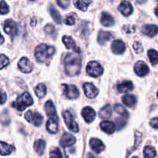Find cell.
Masks as SVG:
<instances>
[{"label":"cell","instance_id":"obj_22","mask_svg":"<svg viewBox=\"0 0 158 158\" xmlns=\"http://www.w3.org/2000/svg\"><path fill=\"white\" fill-rule=\"evenodd\" d=\"M134 89V85L131 81H125L117 86V89L120 93H127Z\"/></svg>","mask_w":158,"mask_h":158},{"label":"cell","instance_id":"obj_42","mask_svg":"<svg viewBox=\"0 0 158 158\" xmlns=\"http://www.w3.org/2000/svg\"><path fill=\"white\" fill-rule=\"evenodd\" d=\"M134 49L137 53H140L143 51V46H142L141 43L139 42H135L134 43Z\"/></svg>","mask_w":158,"mask_h":158},{"label":"cell","instance_id":"obj_36","mask_svg":"<svg viewBox=\"0 0 158 158\" xmlns=\"http://www.w3.org/2000/svg\"><path fill=\"white\" fill-rule=\"evenodd\" d=\"M9 12V6L5 1L0 2V15H6Z\"/></svg>","mask_w":158,"mask_h":158},{"label":"cell","instance_id":"obj_30","mask_svg":"<svg viewBox=\"0 0 158 158\" xmlns=\"http://www.w3.org/2000/svg\"><path fill=\"white\" fill-rule=\"evenodd\" d=\"M49 12H50L51 16H52V18L53 19V20L56 23H58V24H60V23H62L61 15L59 13L58 11H57L52 6H49Z\"/></svg>","mask_w":158,"mask_h":158},{"label":"cell","instance_id":"obj_2","mask_svg":"<svg viewBox=\"0 0 158 158\" xmlns=\"http://www.w3.org/2000/svg\"><path fill=\"white\" fill-rule=\"evenodd\" d=\"M55 48L46 44H41L35 48V56L40 63H43L55 53Z\"/></svg>","mask_w":158,"mask_h":158},{"label":"cell","instance_id":"obj_44","mask_svg":"<svg viewBox=\"0 0 158 158\" xmlns=\"http://www.w3.org/2000/svg\"><path fill=\"white\" fill-rule=\"evenodd\" d=\"M150 125L153 128H155V129H158V117L152 119L150 122Z\"/></svg>","mask_w":158,"mask_h":158},{"label":"cell","instance_id":"obj_1","mask_svg":"<svg viewBox=\"0 0 158 158\" xmlns=\"http://www.w3.org/2000/svg\"><path fill=\"white\" fill-rule=\"evenodd\" d=\"M81 64L82 55L80 49L67 54L64 60L65 71L66 74L70 77L78 75L81 69Z\"/></svg>","mask_w":158,"mask_h":158},{"label":"cell","instance_id":"obj_14","mask_svg":"<svg viewBox=\"0 0 158 158\" xmlns=\"http://www.w3.org/2000/svg\"><path fill=\"white\" fill-rule=\"evenodd\" d=\"M118 9L124 16H128V15H131L133 12V6H131L129 2L126 1V0H123L121 2V3L119 6Z\"/></svg>","mask_w":158,"mask_h":158},{"label":"cell","instance_id":"obj_32","mask_svg":"<svg viewBox=\"0 0 158 158\" xmlns=\"http://www.w3.org/2000/svg\"><path fill=\"white\" fill-rule=\"evenodd\" d=\"M148 55L151 64L154 65V66H156L158 63V53L157 51L154 50V49H150L148 51Z\"/></svg>","mask_w":158,"mask_h":158},{"label":"cell","instance_id":"obj_4","mask_svg":"<svg viewBox=\"0 0 158 158\" xmlns=\"http://www.w3.org/2000/svg\"><path fill=\"white\" fill-rule=\"evenodd\" d=\"M25 119L35 127H40L43 123V117L40 113L29 110L25 114Z\"/></svg>","mask_w":158,"mask_h":158},{"label":"cell","instance_id":"obj_19","mask_svg":"<svg viewBox=\"0 0 158 158\" xmlns=\"http://www.w3.org/2000/svg\"><path fill=\"white\" fill-rule=\"evenodd\" d=\"M100 23L103 26H106V27H109V26H114L115 21L114 19L110 15L108 12H103L101 15V18H100Z\"/></svg>","mask_w":158,"mask_h":158},{"label":"cell","instance_id":"obj_33","mask_svg":"<svg viewBox=\"0 0 158 158\" xmlns=\"http://www.w3.org/2000/svg\"><path fill=\"white\" fill-rule=\"evenodd\" d=\"M35 93L39 98H43L46 94V87L44 84H39L35 89Z\"/></svg>","mask_w":158,"mask_h":158},{"label":"cell","instance_id":"obj_15","mask_svg":"<svg viewBox=\"0 0 158 158\" xmlns=\"http://www.w3.org/2000/svg\"><path fill=\"white\" fill-rule=\"evenodd\" d=\"M89 143H90L91 149H92L94 152L97 153V154H100V153L105 149V146L104 144H103V143L101 140H99V139H91Z\"/></svg>","mask_w":158,"mask_h":158},{"label":"cell","instance_id":"obj_31","mask_svg":"<svg viewBox=\"0 0 158 158\" xmlns=\"http://www.w3.org/2000/svg\"><path fill=\"white\" fill-rule=\"evenodd\" d=\"M156 155H157V152H156V150L154 149L153 147H145L144 150H143V156H144L145 157L153 158L155 157Z\"/></svg>","mask_w":158,"mask_h":158},{"label":"cell","instance_id":"obj_49","mask_svg":"<svg viewBox=\"0 0 158 158\" xmlns=\"http://www.w3.org/2000/svg\"><path fill=\"white\" fill-rule=\"evenodd\" d=\"M157 98H158V91H157Z\"/></svg>","mask_w":158,"mask_h":158},{"label":"cell","instance_id":"obj_13","mask_svg":"<svg viewBox=\"0 0 158 158\" xmlns=\"http://www.w3.org/2000/svg\"><path fill=\"white\" fill-rule=\"evenodd\" d=\"M75 143V137H73L72 134H69V133H66V134H63L61 140H60V145H61L62 147H63V148L73 146Z\"/></svg>","mask_w":158,"mask_h":158},{"label":"cell","instance_id":"obj_46","mask_svg":"<svg viewBox=\"0 0 158 158\" xmlns=\"http://www.w3.org/2000/svg\"><path fill=\"white\" fill-rule=\"evenodd\" d=\"M5 40H4V37L2 36V35H1V33H0V45L2 44L3 43H4Z\"/></svg>","mask_w":158,"mask_h":158},{"label":"cell","instance_id":"obj_17","mask_svg":"<svg viewBox=\"0 0 158 158\" xmlns=\"http://www.w3.org/2000/svg\"><path fill=\"white\" fill-rule=\"evenodd\" d=\"M111 49L114 53L121 54L124 52L126 46H125L124 43L122 40H117L113 42L112 45H111Z\"/></svg>","mask_w":158,"mask_h":158},{"label":"cell","instance_id":"obj_29","mask_svg":"<svg viewBox=\"0 0 158 158\" xmlns=\"http://www.w3.org/2000/svg\"><path fill=\"white\" fill-rule=\"evenodd\" d=\"M46 148V142L43 140H37L34 143V149L39 155H42L44 153Z\"/></svg>","mask_w":158,"mask_h":158},{"label":"cell","instance_id":"obj_16","mask_svg":"<svg viewBox=\"0 0 158 158\" xmlns=\"http://www.w3.org/2000/svg\"><path fill=\"white\" fill-rule=\"evenodd\" d=\"M142 32L150 37H154L158 33V26L156 25H145L142 27Z\"/></svg>","mask_w":158,"mask_h":158},{"label":"cell","instance_id":"obj_41","mask_svg":"<svg viewBox=\"0 0 158 158\" xmlns=\"http://www.w3.org/2000/svg\"><path fill=\"white\" fill-rule=\"evenodd\" d=\"M62 156L63 155L59 148H55L54 150H52L49 154V157H62Z\"/></svg>","mask_w":158,"mask_h":158},{"label":"cell","instance_id":"obj_35","mask_svg":"<svg viewBox=\"0 0 158 158\" xmlns=\"http://www.w3.org/2000/svg\"><path fill=\"white\" fill-rule=\"evenodd\" d=\"M0 122L4 125L9 124V122H10L9 114H8V112L6 110L3 111V112L0 114Z\"/></svg>","mask_w":158,"mask_h":158},{"label":"cell","instance_id":"obj_47","mask_svg":"<svg viewBox=\"0 0 158 158\" xmlns=\"http://www.w3.org/2000/svg\"><path fill=\"white\" fill-rule=\"evenodd\" d=\"M147 0H137V2L140 3V4H143V3H144Z\"/></svg>","mask_w":158,"mask_h":158},{"label":"cell","instance_id":"obj_9","mask_svg":"<svg viewBox=\"0 0 158 158\" xmlns=\"http://www.w3.org/2000/svg\"><path fill=\"white\" fill-rule=\"evenodd\" d=\"M83 90H84L85 95L88 98H94L99 94L97 88L90 83H86L83 85Z\"/></svg>","mask_w":158,"mask_h":158},{"label":"cell","instance_id":"obj_45","mask_svg":"<svg viewBox=\"0 0 158 158\" xmlns=\"http://www.w3.org/2000/svg\"><path fill=\"white\" fill-rule=\"evenodd\" d=\"M117 127H119V129H120V128L123 127H124L125 125H126V120L117 119Z\"/></svg>","mask_w":158,"mask_h":158},{"label":"cell","instance_id":"obj_26","mask_svg":"<svg viewBox=\"0 0 158 158\" xmlns=\"http://www.w3.org/2000/svg\"><path fill=\"white\" fill-rule=\"evenodd\" d=\"M14 150L13 147L5 142H0V154L3 156L9 155Z\"/></svg>","mask_w":158,"mask_h":158},{"label":"cell","instance_id":"obj_50","mask_svg":"<svg viewBox=\"0 0 158 158\" xmlns=\"http://www.w3.org/2000/svg\"><path fill=\"white\" fill-rule=\"evenodd\" d=\"M30 1H35V0H30Z\"/></svg>","mask_w":158,"mask_h":158},{"label":"cell","instance_id":"obj_43","mask_svg":"<svg viewBox=\"0 0 158 158\" xmlns=\"http://www.w3.org/2000/svg\"><path fill=\"white\" fill-rule=\"evenodd\" d=\"M6 101V94L0 89V104H2Z\"/></svg>","mask_w":158,"mask_h":158},{"label":"cell","instance_id":"obj_8","mask_svg":"<svg viewBox=\"0 0 158 158\" xmlns=\"http://www.w3.org/2000/svg\"><path fill=\"white\" fill-rule=\"evenodd\" d=\"M4 31L6 32V33L12 36V38H13L15 35H17V32H18L16 23L11 19L6 20L5 22Z\"/></svg>","mask_w":158,"mask_h":158},{"label":"cell","instance_id":"obj_20","mask_svg":"<svg viewBox=\"0 0 158 158\" xmlns=\"http://www.w3.org/2000/svg\"><path fill=\"white\" fill-rule=\"evenodd\" d=\"M100 128L102 131L108 134H114L116 131V126L113 122L110 121H103L100 123Z\"/></svg>","mask_w":158,"mask_h":158},{"label":"cell","instance_id":"obj_6","mask_svg":"<svg viewBox=\"0 0 158 158\" xmlns=\"http://www.w3.org/2000/svg\"><path fill=\"white\" fill-rule=\"evenodd\" d=\"M63 119L65 120V123H66V126L68 127L69 130L71 131L74 133L79 132V126L77 123L74 120L73 117L71 114V113L69 111H64L63 113Z\"/></svg>","mask_w":158,"mask_h":158},{"label":"cell","instance_id":"obj_12","mask_svg":"<svg viewBox=\"0 0 158 158\" xmlns=\"http://www.w3.org/2000/svg\"><path fill=\"white\" fill-rule=\"evenodd\" d=\"M82 116L86 123H91L96 117V112L89 106H86L82 110Z\"/></svg>","mask_w":158,"mask_h":158},{"label":"cell","instance_id":"obj_38","mask_svg":"<svg viewBox=\"0 0 158 158\" xmlns=\"http://www.w3.org/2000/svg\"><path fill=\"white\" fill-rule=\"evenodd\" d=\"M44 30H45V32H46L47 34H49V35H54V34L56 35V29H55V27L52 26V25L49 24V25H47V26H46Z\"/></svg>","mask_w":158,"mask_h":158},{"label":"cell","instance_id":"obj_39","mask_svg":"<svg viewBox=\"0 0 158 158\" xmlns=\"http://www.w3.org/2000/svg\"><path fill=\"white\" fill-rule=\"evenodd\" d=\"M75 22L76 19L72 14L67 15V17H66V19H65V23H66V25H68V26H72V25L75 24Z\"/></svg>","mask_w":158,"mask_h":158},{"label":"cell","instance_id":"obj_34","mask_svg":"<svg viewBox=\"0 0 158 158\" xmlns=\"http://www.w3.org/2000/svg\"><path fill=\"white\" fill-rule=\"evenodd\" d=\"M114 110H115V112L117 114H120V116L123 117L125 119H127L128 117H129V114H128L127 111L120 104H116L115 106H114Z\"/></svg>","mask_w":158,"mask_h":158},{"label":"cell","instance_id":"obj_27","mask_svg":"<svg viewBox=\"0 0 158 158\" xmlns=\"http://www.w3.org/2000/svg\"><path fill=\"white\" fill-rule=\"evenodd\" d=\"M122 101L126 106H129V107H132L137 103V98L134 95L127 94V95L123 96V98H122Z\"/></svg>","mask_w":158,"mask_h":158},{"label":"cell","instance_id":"obj_25","mask_svg":"<svg viewBox=\"0 0 158 158\" xmlns=\"http://www.w3.org/2000/svg\"><path fill=\"white\" fill-rule=\"evenodd\" d=\"M73 3L77 9L85 12L91 3V0H73Z\"/></svg>","mask_w":158,"mask_h":158},{"label":"cell","instance_id":"obj_10","mask_svg":"<svg viewBox=\"0 0 158 158\" xmlns=\"http://www.w3.org/2000/svg\"><path fill=\"white\" fill-rule=\"evenodd\" d=\"M134 71L139 77H144L147 74H148L150 69L144 62L138 61L134 66Z\"/></svg>","mask_w":158,"mask_h":158},{"label":"cell","instance_id":"obj_24","mask_svg":"<svg viewBox=\"0 0 158 158\" xmlns=\"http://www.w3.org/2000/svg\"><path fill=\"white\" fill-rule=\"evenodd\" d=\"M46 128L50 134H56L58 131V123H57L56 120V119L54 120V118L49 119L46 123Z\"/></svg>","mask_w":158,"mask_h":158},{"label":"cell","instance_id":"obj_48","mask_svg":"<svg viewBox=\"0 0 158 158\" xmlns=\"http://www.w3.org/2000/svg\"><path fill=\"white\" fill-rule=\"evenodd\" d=\"M155 14H156V15L158 17V6L155 9Z\"/></svg>","mask_w":158,"mask_h":158},{"label":"cell","instance_id":"obj_5","mask_svg":"<svg viewBox=\"0 0 158 158\" xmlns=\"http://www.w3.org/2000/svg\"><path fill=\"white\" fill-rule=\"evenodd\" d=\"M86 72L93 77H98L103 73V69L99 63L96 61L89 62L86 66Z\"/></svg>","mask_w":158,"mask_h":158},{"label":"cell","instance_id":"obj_11","mask_svg":"<svg viewBox=\"0 0 158 158\" xmlns=\"http://www.w3.org/2000/svg\"><path fill=\"white\" fill-rule=\"evenodd\" d=\"M18 66L20 70L25 73H29L33 69L32 63L26 57H23L19 60V62L18 63Z\"/></svg>","mask_w":158,"mask_h":158},{"label":"cell","instance_id":"obj_7","mask_svg":"<svg viewBox=\"0 0 158 158\" xmlns=\"http://www.w3.org/2000/svg\"><path fill=\"white\" fill-rule=\"evenodd\" d=\"M63 86L64 88L65 94H66V97L68 99H70V100L77 99L80 95V92H79L78 89L74 85L63 84Z\"/></svg>","mask_w":158,"mask_h":158},{"label":"cell","instance_id":"obj_21","mask_svg":"<svg viewBox=\"0 0 158 158\" xmlns=\"http://www.w3.org/2000/svg\"><path fill=\"white\" fill-rule=\"evenodd\" d=\"M63 42L64 43V45L66 46V47L68 49H73V50H77L80 48H78L76 45L75 41L73 40L72 37L67 36V35H65L63 37Z\"/></svg>","mask_w":158,"mask_h":158},{"label":"cell","instance_id":"obj_37","mask_svg":"<svg viewBox=\"0 0 158 158\" xmlns=\"http://www.w3.org/2000/svg\"><path fill=\"white\" fill-rule=\"evenodd\" d=\"M9 63V60L6 56L3 55V54H0V69H3L8 66Z\"/></svg>","mask_w":158,"mask_h":158},{"label":"cell","instance_id":"obj_40","mask_svg":"<svg viewBox=\"0 0 158 158\" xmlns=\"http://www.w3.org/2000/svg\"><path fill=\"white\" fill-rule=\"evenodd\" d=\"M56 2L59 6L63 9H66L70 3V0H56Z\"/></svg>","mask_w":158,"mask_h":158},{"label":"cell","instance_id":"obj_3","mask_svg":"<svg viewBox=\"0 0 158 158\" xmlns=\"http://www.w3.org/2000/svg\"><path fill=\"white\" fill-rule=\"evenodd\" d=\"M33 103V100L29 93H23L17 98L16 101L13 103L12 106L16 108L19 111H23L26 107L31 106Z\"/></svg>","mask_w":158,"mask_h":158},{"label":"cell","instance_id":"obj_28","mask_svg":"<svg viewBox=\"0 0 158 158\" xmlns=\"http://www.w3.org/2000/svg\"><path fill=\"white\" fill-rule=\"evenodd\" d=\"M99 115L100 117L102 119H108L111 117L112 115V108H111L110 105L107 104L102 108L99 112Z\"/></svg>","mask_w":158,"mask_h":158},{"label":"cell","instance_id":"obj_18","mask_svg":"<svg viewBox=\"0 0 158 158\" xmlns=\"http://www.w3.org/2000/svg\"><path fill=\"white\" fill-rule=\"evenodd\" d=\"M45 111L47 116L50 117L51 118H55L57 120V116H56V111L55 106H54L53 103L51 100H48L46 103H45Z\"/></svg>","mask_w":158,"mask_h":158},{"label":"cell","instance_id":"obj_23","mask_svg":"<svg viewBox=\"0 0 158 158\" xmlns=\"http://www.w3.org/2000/svg\"><path fill=\"white\" fill-rule=\"evenodd\" d=\"M112 38V33L110 32H105V31H100L98 35V43L100 44H105L107 41H109Z\"/></svg>","mask_w":158,"mask_h":158}]
</instances>
